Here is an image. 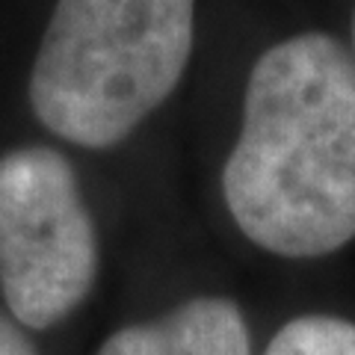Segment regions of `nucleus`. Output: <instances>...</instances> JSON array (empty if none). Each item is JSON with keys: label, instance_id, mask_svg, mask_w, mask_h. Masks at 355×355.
Masks as SVG:
<instances>
[{"label": "nucleus", "instance_id": "1", "mask_svg": "<svg viewBox=\"0 0 355 355\" xmlns=\"http://www.w3.org/2000/svg\"><path fill=\"white\" fill-rule=\"evenodd\" d=\"M222 193L243 234L282 258L355 237V57L335 36L302 33L252 65Z\"/></svg>", "mask_w": 355, "mask_h": 355}, {"label": "nucleus", "instance_id": "2", "mask_svg": "<svg viewBox=\"0 0 355 355\" xmlns=\"http://www.w3.org/2000/svg\"><path fill=\"white\" fill-rule=\"evenodd\" d=\"M196 0H57L30 71V107L80 148L130 137L175 92Z\"/></svg>", "mask_w": 355, "mask_h": 355}, {"label": "nucleus", "instance_id": "3", "mask_svg": "<svg viewBox=\"0 0 355 355\" xmlns=\"http://www.w3.org/2000/svg\"><path fill=\"white\" fill-rule=\"evenodd\" d=\"M98 275L95 225L71 163L44 146L0 157V293L15 323L51 329Z\"/></svg>", "mask_w": 355, "mask_h": 355}, {"label": "nucleus", "instance_id": "4", "mask_svg": "<svg viewBox=\"0 0 355 355\" xmlns=\"http://www.w3.org/2000/svg\"><path fill=\"white\" fill-rule=\"evenodd\" d=\"M98 355H252V343L234 302L198 296L154 323L119 329Z\"/></svg>", "mask_w": 355, "mask_h": 355}, {"label": "nucleus", "instance_id": "5", "mask_svg": "<svg viewBox=\"0 0 355 355\" xmlns=\"http://www.w3.org/2000/svg\"><path fill=\"white\" fill-rule=\"evenodd\" d=\"M263 355H355V323L308 314L279 329Z\"/></svg>", "mask_w": 355, "mask_h": 355}, {"label": "nucleus", "instance_id": "6", "mask_svg": "<svg viewBox=\"0 0 355 355\" xmlns=\"http://www.w3.org/2000/svg\"><path fill=\"white\" fill-rule=\"evenodd\" d=\"M0 355H39L15 320L0 314Z\"/></svg>", "mask_w": 355, "mask_h": 355}, {"label": "nucleus", "instance_id": "7", "mask_svg": "<svg viewBox=\"0 0 355 355\" xmlns=\"http://www.w3.org/2000/svg\"><path fill=\"white\" fill-rule=\"evenodd\" d=\"M352 51H355V21H352Z\"/></svg>", "mask_w": 355, "mask_h": 355}]
</instances>
